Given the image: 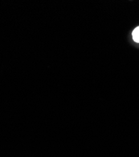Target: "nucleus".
<instances>
[{
	"label": "nucleus",
	"mask_w": 139,
	"mask_h": 157,
	"mask_svg": "<svg viewBox=\"0 0 139 157\" xmlns=\"http://www.w3.org/2000/svg\"><path fill=\"white\" fill-rule=\"evenodd\" d=\"M132 38L136 43H139V26L136 27L132 31Z\"/></svg>",
	"instance_id": "1"
}]
</instances>
